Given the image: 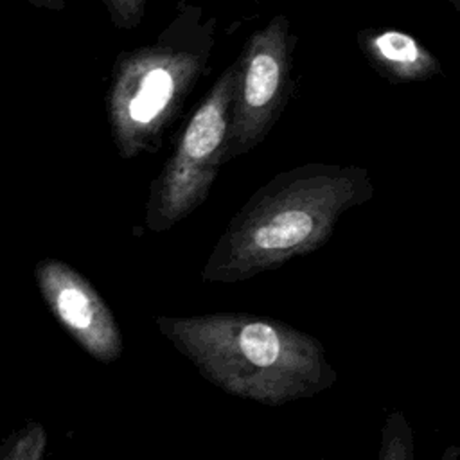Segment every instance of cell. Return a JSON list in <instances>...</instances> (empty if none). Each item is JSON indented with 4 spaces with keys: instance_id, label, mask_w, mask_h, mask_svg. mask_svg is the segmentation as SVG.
<instances>
[{
    "instance_id": "cell-10",
    "label": "cell",
    "mask_w": 460,
    "mask_h": 460,
    "mask_svg": "<svg viewBox=\"0 0 460 460\" xmlns=\"http://www.w3.org/2000/svg\"><path fill=\"white\" fill-rule=\"evenodd\" d=\"M47 446L45 429L40 424H32L14 444L4 460H43Z\"/></svg>"
},
{
    "instance_id": "cell-8",
    "label": "cell",
    "mask_w": 460,
    "mask_h": 460,
    "mask_svg": "<svg viewBox=\"0 0 460 460\" xmlns=\"http://www.w3.org/2000/svg\"><path fill=\"white\" fill-rule=\"evenodd\" d=\"M377 460H415L413 429L402 411L395 410L386 415Z\"/></svg>"
},
{
    "instance_id": "cell-14",
    "label": "cell",
    "mask_w": 460,
    "mask_h": 460,
    "mask_svg": "<svg viewBox=\"0 0 460 460\" xmlns=\"http://www.w3.org/2000/svg\"><path fill=\"white\" fill-rule=\"evenodd\" d=\"M318 460H327V458H318Z\"/></svg>"
},
{
    "instance_id": "cell-3",
    "label": "cell",
    "mask_w": 460,
    "mask_h": 460,
    "mask_svg": "<svg viewBox=\"0 0 460 460\" xmlns=\"http://www.w3.org/2000/svg\"><path fill=\"white\" fill-rule=\"evenodd\" d=\"M217 41V18L178 0L172 18L149 43L119 52L106 92L115 151L129 160L156 153L194 86L207 74Z\"/></svg>"
},
{
    "instance_id": "cell-9",
    "label": "cell",
    "mask_w": 460,
    "mask_h": 460,
    "mask_svg": "<svg viewBox=\"0 0 460 460\" xmlns=\"http://www.w3.org/2000/svg\"><path fill=\"white\" fill-rule=\"evenodd\" d=\"M108 11L110 22L117 29L131 31L140 25L149 0H101Z\"/></svg>"
},
{
    "instance_id": "cell-7",
    "label": "cell",
    "mask_w": 460,
    "mask_h": 460,
    "mask_svg": "<svg viewBox=\"0 0 460 460\" xmlns=\"http://www.w3.org/2000/svg\"><path fill=\"white\" fill-rule=\"evenodd\" d=\"M356 40L367 63L392 84L429 81L442 74L438 58L410 32L367 27Z\"/></svg>"
},
{
    "instance_id": "cell-13",
    "label": "cell",
    "mask_w": 460,
    "mask_h": 460,
    "mask_svg": "<svg viewBox=\"0 0 460 460\" xmlns=\"http://www.w3.org/2000/svg\"><path fill=\"white\" fill-rule=\"evenodd\" d=\"M442 2H447L455 11H460V0H442Z\"/></svg>"
},
{
    "instance_id": "cell-11",
    "label": "cell",
    "mask_w": 460,
    "mask_h": 460,
    "mask_svg": "<svg viewBox=\"0 0 460 460\" xmlns=\"http://www.w3.org/2000/svg\"><path fill=\"white\" fill-rule=\"evenodd\" d=\"M34 7H43V9H52V11H61L65 7V0H27Z\"/></svg>"
},
{
    "instance_id": "cell-6",
    "label": "cell",
    "mask_w": 460,
    "mask_h": 460,
    "mask_svg": "<svg viewBox=\"0 0 460 460\" xmlns=\"http://www.w3.org/2000/svg\"><path fill=\"white\" fill-rule=\"evenodd\" d=\"M34 273L50 313L81 349L101 363L117 361L124 350L122 332L90 280L58 259L40 261Z\"/></svg>"
},
{
    "instance_id": "cell-4",
    "label": "cell",
    "mask_w": 460,
    "mask_h": 460,
    "mask_svg": "<svg viewBox=\"0 0 460 460\" xmlns=\"http://www.w3.org/2000/svg\"><path fill=\"white\" fill-rule=\"evenodd\" d=\"M234 81L235 61L217 75L151 181L144 212L147 230H171L208 198L223 165Z\"/></svg>"
},
{
    "instance_id": "cell-1",
    "label": "cell",
    "mask_w": 460,
    "mask_h": 460,
    "mask_svg": "<svg viewBox=\"0 0 460 460\" xmlns=\"http://www.w3.org/2000/svg\"><path fill=\"white\" fill-rule=\"evenodd\" d=\"M374 198L368 169L311 162L275 174L226 223L203 282L234 284L322 248L340 217Z\"/></svg>"
},
{
    "instance_id": "cell-5",
    "label": "cell",
    "mask_w": 460,
    "mask_h": 460,
    "mask_svg": "<svg viewBox=\"0 0 460 460\" xmlns=\"http://www.w3.org/2000/svg\"><path fill=\"white\" fill-rule=\"evenodd\" d=\"M296 34L286 14L253 31L235 59L223 165L259 146L280 119L293 92Z\"/></svg>"
},
{
    "instance_id": "cell-2",
    "label": "cell",
    "mask_w": 460,
    "mask_h": 460,
    "mask_svg": "<svg viewBox=\"0 0 460 460\" xmlns=\"http://www.w3.org/2000/svg\"><path fill=\"white\" fill-rule=\"evenodd\" d=\"M160 334L230 395L266 406L309 399L336 383L314 336L250 313L156 316Z\"/></svg>"
},
{
    "instance_id": "cell-12",
    "label": "cell",
    "mask_w": 460,
    "mask_h": 460,
    "mask_svg": "<svg viewBox=\"0 0 460 460\" xmlns=\"http://www.w3.org/2000/svg\"><path fill=\"white\" fill-rule=\"evenodd\" d=\"M442 460H460V447L458 446H447L442 453Z\"/></svg>"
}]
</instances>
